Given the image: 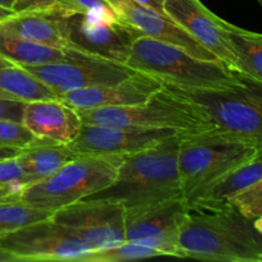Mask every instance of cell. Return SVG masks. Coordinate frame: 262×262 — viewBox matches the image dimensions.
<instances>
[{"label": "cell", "instance_id": "obj_5", "mask_svg": "<svg viewBox=\"0 0 262 262\" xmlns=\"http://www.w3.org/2000/svg\"><path fill=\"white\" fill-rule=\"evenodd\" d=\"M124 155H79L48 178L26 187L19 201L53 214L113 183Z\"/></svg>", "mask_w": 262, "mask_h": 262}, {"label": "cell", "instance_id": "obj_23", "mask_svg": "<svg viewBox=\"0 0 262 262\" xmlns=\"http://www.w3.org/2000/svg\"><path fill=\"white\" fill-rule=\"evenodd\" d=\"M0 90L23 102L58 99L55 91L19 66L0 68Z\"/></svg>", "mask_w": 262, "mask_h": 262}, {"label": "cell", "instance_id": "obj_16", "mask_svg": "<svg viewBox=\"0 0 262 262\" xmlns=\"http://www.w3.org/2000/svg\"><path fill=\"white\" fill-rule=\"evenodd\" d=\"M161 89L163 83L160 81L137 72L117 83L61 92L58 95V99L76 110L128 106L147 101Z\"/></svg>", "mask_w": 262, "mask_h": 262}, {"label": "cell", "instance_id": "obj_3", "mask_svg": "<svg viewBox=\"0 0 262 262\" xmlns=\"http://www.w3.org/2000/svg\"><path fill=\"white\" fill-rule=\"evenodd\" d=\"M258 154H262V142L216 128L183 133L178 151V170L188 209L220 177Z\"/></svg>", "mask_w": 262, "mask_h": 262}, {"label": "cell", "instance_id": "obj_14", "mask_svg": "<svg viewBox=\"0 0 262 262\" xmlns=\"http://www.w3.org/2000/svg\"><path fill=\"white\" fill-rule=\"evenodd\" d=\"M164 12L223 64L238 72V59L227 38L224 19L200 0H165Z\"/></svg>", "mask_w": 262, "mask_h": 262}, {"label": "cell", "instance_id": "obj_25", "mask_svg": "<svg viewBox=\"0 0 262 262\" xmlns=\"http://www.w3.org/2000/svg\"><path fill=\"white\" fill-rule=\"evenodd\" d=\"M49 216L51 212L36 209L22 201L0 202V235Z\"/></svg>", "mask_w": 262, "mask_h": 262}, {"label": "cell", "instance_id": "obj_35", "mask_svg": "<svg viewBox=\"0 0 262 262\" xmlns=\"http://www.w3.org/2000/svg\"><path fill=\"white\" fill-rule=\"evenodd\" d=\"M12 14H14V12H13L12 9H9V8L0 7V22H2V20H4L5 18L10 17Z\"/></svg>", "mask_w": 262, "mask_h": 262}, {"label": "cell", "instance_id": "obj_6", "mask_svg": "<svg viewBox=\"0 0 262 262\" xmlns=\"http://www.w3.org/2000/svg\"><path fill=\"white\" fill-rule=\"evenodd\" d=\"M77 112L83 124L173 129L181 133H194L215 128L196 106L171 94L164 86L142 104Z\"/></svg>", "mask_w": 262, "mask_h": 262}, {"label": "cell", "instance_id": "obj_18", "mask_svg": "<svg viewBox=\"0 0 262 262\" xmlns=\"http://www.w3.org/2000/svg\"><path fill=\"white\" fill-rule=\"evenodd\" d=\"M0 33L53 48H69L60 17L53 9L14 13L0 22Z\"/></svg>", "mask_w": 262, "mask_h": 262}, {"label": "cell", "instance_id": "obj_26", "mask_svg": "<svg viewBox=\"0 0 262 262\" xmlns=\"http://www.w3.org/2000/svg\"><path fill=\"white\" fill-rule=\"evenodd\" d=\"M53 10L61 15L82 14L105 22H117L118 18L107 0H55Z\"/></svg>", "mask_w": 262, "mask_h": 262}, {"label": "cell", "instance_id": "obj_8", "mask_svg": "<svg viewBox=\"0 0 262 262\" xmlns=\"http://www.w3.org/2000/svg\"><path fill=\"white\" fill-rule=\"evenodd\" d=\"M0 248L22 261H73L94 251L50 216L0 235Z\"/></svg>", "mask_w": 262, "mask_h": 262}, {"label": "cell", "instance_id": "obj_28", "mask_svg": "<svg viewBox=\"0 0 262 262\" xmlns=\"http://www.w3.org/2000/svg\"><path fill=\"white\" fill-rule=\"evenodd\" d=\"M32 183V178L20 163L18 155L0 160V186L22 192Z\"/></svg>", "mask_w": 262, "mask_h": 262}, {"label": "cell", "instance_id": "obj_29", "mask_svg": "<svg viewBox=\"0 0 262 262\" xmlns=\"http://www.w3.org/2000/svg\"><path fill=\"white\" fill-rule=\"evenodd\" d=\"M35 141V136L20 122L0 119V147L25 148Z\"/></svg>", "mask_w": 262, "mask_h": 262}, {"label": "cell", "instance_id": "obj_21", "mask_svg": "<svg viewBox=\"0 0 262 262\" xmlns=\"http://www.w3.org/2000/svg\"><path fill=\"white\" fill-rule=\"evenodd\" d=\"M0 56L14 66H42V64L68 61L72 59L71 49H58L42 43L0 33Z\"/></svg>", "mask_w": 262, "mask_h": 262}, {"label": "cell", "instance_id": "obj_1", "mask_svg": "<svg viewBox=\"0 0 262 262\" xmlns=\"http://www.w3.org/2000/svg\"><path fill=\"white\" fill-rule=\"evenodd\" d=\"M262 219L233 209H188L179 234L183 257L216 262H261Z\"/></svg>", "mask_w": 262, "mask_h": 262}, {"label": "cell", "instance_id": "obj_15", "mask_svg": "<svg viewBox=\"0 0 262 262\" xmlns=\"http://www.w3.org/2000/svg\"><path fill=\"white\" fill-rule=\"evenodd\" d=\"M107 3L114 9L119 22L135 28L142 36L178 46L194 58L220 61L165 13L143 7L135 0H107Z\"/></svg>", "mask_w": 262, "mask_h": 262}, {"label": "cell", "instance_id": "obj_7", "mask_svg": "<svg viewBox=\"0 0 262 262\" xmlns=\"http://www.w3.org/2000/svg\"><path fill=\"white\" fill-rule=\"evenodd\" d=\"M164 89L191 102L216 129L262 142V94L258 82L245 78L242 83L219 89Z\"/></svg>", "mask_w": 262, "mask_h": 262}, {"label": "cell", "instance_id": "obj_20", "mask_svg": "<svg viewBox=\"0 0 262 262\" xmlns=\"http://www.w3.org/2000/svg\"><path fill=\"white\" fill-rule=\"evenodd\" d=\"M78 156L67 145L38 140V138H36L35 142L31 143L30 146L22 148L18 154L20 163L30 174L33 183L50 177L61 166Z\"/></svg>", "mask_w": 262, "mask_h": 262}, {"label": "cell", "instance_id": "obj_2", "mask_svg": "<svg viewBox=\"0 0 262 262\" xmlns=\"http://www.w3.org/2000/svg\"><path fill=\"white\" fill-rule=\"evenodd\" d=\"M182 135L177 133L155 146L124 155L113 183L86 199L109 200L130 209L183 197L178 170Z\"/></svg>", "mask_w": 262, "mask_h": 262}, {"label": "cell", "instance_id": "obj_34", "mask_svg": "<svg viewBox=\"0 0 262 262\" xmlns=\"http://www.w3.org/2000/svg\"><path fill=\"white\" fill-rule=\"evenodd\" d=\"M0 262H17V260H15V257L12 253L0 248Z\"/></svg>", "mask_w": 262, "mask_h": 262}, {"label": "cell", "instance_id": "obj_11", "mask_svg": "<svg viewBox=\"0 0 262 262\" xmlns=\"http://www.w3.org/2000/svg\"><path fill=\"white\" fill-rule=\"evenodd\" d=\"M71 54L72 59L68 61L19 67L48 84L56 95L73 90L117 83L137 73L127 64L89 55L76 49H71Z\"/></svg>", "mask_w": 262, "mask_h": 262}, {"label": "cell", "instance_id": "obj_9", "mask_svg": "<svg viewBox=\"0 0 262 262\" xmlns=\"http://www.w3.org/2000/svg\"><path fill=\"white\" fill-rule=\"evenodd\" d=\"M187 212L183 197L125 209V241L152 247L164 256L183 257L179 234Z\"/></svg>", "mask_w": 262, "mask_h": 262}, {"label": "cell", "instance_id": "obj_32", "mask_svg": "<svg viewBox=\"0 0 262 262\" xmlns=\"http://www.w3.org/2000/svg\"><path fill=\"white\" fill-rule=\"evenodd\" d=\"M20 192L14 191L8 187L0 186V202H10V201H19Z\"/></svg>", "mask_w": 262, "mask_h": 262}, {"label": "cell", "instance_id": "obj_33", "mask_svg": "<svg viewBox=\"0 0 262 262\" xmlns=\"http://www.w3.org/2000/svg\"><path fill=\"white\" fill-rule=\"evenodd\" d=\"M135 2L143 5V7L156 10L159 13H165L164 12V3H165V0H135Z\"/></svg>", "mask_w": 262, "mask_h": 262}, {"label": "cell", "instance_id": "obj_22", "mask_svg": "<svg viewBox=\"0 0 262 262\" xmlns=\"http://www.w3.org/2000/svg\"><path fill=\"white\" fill-rule=\"evenodd\" d=\"M227 38L238 59V73L262 83V36L223 22Z\"/></svg>", "mask_w": 262, "mask_h": 262}, {"label": "cell", "instance_id": "obj_12", "mask_svg": "<svg viewBox=\"0 0 262 262\" xmlns=\"http://www.w3.org/2000/svg\"><path fill=\"white\" fill-rule=\"evenodd\" d=\"M59 17L69 48L117 63L125 64L132 43L142 36L119 20L105 22L82 14H59Z\"/></svg>", "mask_w": 262, "mask_h": 262}, {"label": "cell", "instance_id": "obj_24", "mask_svg": "<svg viewBox=\"0 0 262 262\" xmlns=\"http://www.w3.org/2000/svg\"><path fill=\"white\" fill-rule=\"evenodd\" d=\"M164 256L160 251L141 243L124 241L112 247L94 250L78 257L76 262H122Z\"/></svg>", "mask_w": 262, "mask_h": 262}, {"label": "cell", "instance_id": "obj_39", "mask_svg": "<svg viewBox=\"0 0 262 262\" xmlns=\"http://www.w3.org/2000/svg\"><path fill=\"white\" fill-rule=\"evenodd\" d=\"M258 3H262V0H258Z\"/></svg>", "mask_w": 262, "mask_h": 262}, {"label": "cell", "instance_id": "obj_4", "mask_svg": "<svg viewBox=\"0 0 262 262\" xmlns=\"http://www.w3.org/2000/svg\"><path fill=\"white\" fill-rule=\"evenodd\" d=\"M125 64L135 71L154 77L163 86L181 89L230 87L247 78L222 61L194 58L178 46L146 36L136 38Z\"/></svg>", "mask_w": 262, "mask_h": 262}, {"label": "cell", "instance_id": "obj_37", "mask_svg": "<svg viewBox=\"0 0 262 262\" xmlns=\"http://www.w3.org/2000/svg\"><path fill=\"white\" fill-rule=\"evenodd\" d=\"M10 66H14V64L10 63L9 60H7V59L3 58V56H0V68H3V67H10Z\"/></svg>", "mask_w": 262, "mask_h": 262}, {"label": "cell", "instance_id": "obj_31", "mask_svg": "<svg viewBox=\"0 0 262 262\" xmlns=\"http://www.w3.org/2000/svg\"><path fill=\"white\" fill-rule=\"evenodd\" d=\"M55 0H14L13 12H36V10L53 9Z\"/></svg>", "mask_w": 262, "mask_h": 262}, {"label": "cell", "instance_id": "obj_13", "mask_svg": "<svg viewBox=\"0 0 262 262\" xmlns=\"http://www.w3.org/2000/svg\"><path fill=\"white\" fill-rule=\"evenodd\" d=\"M177 133L181 132L82 123L77 137L67 146L77 155H127L155 146Z\"/></svg>", "mask_w": 262, "mask_h": 262}, {"label": "cell", "instance_id": "obj_36", "mask_svg": "<svg viewBox=\"0 0 262 262\" xmlns=\"http://www.w3.org/2000/svg\"><path fill=\"white\" fill-rule=\"evenodd\" d=\"M13 5H14V0H0V7L9 8L13 10Z\"/></svg>", "mask_w": 262, "mask_h": 262}, {"label": "cell", "instance_id": "obj_38", "mask_svg": "<svg viewBox=\"0 0 262 262\" xmlns=\"http://www.w3.org/2000/svg\"><path fill=\"white\" fill-rule=\"evenodd\" d=\"M0 99H9V100H15L14 97L12 96V95L7 94V92H4L3 90H0ZM19 101V100H18Z\"/></svg>", "mask_w": 262, "mask_h": 262}, {"label": "cell", "instance_id": "obj_27", "mask_svg": "<svg viewBox=\"0 0 262 262\" xmlns=\"http://www.w3.org/2000/svg\"><path fill=\"white\" fill-rule=\"evenodd\" d=\"M228 207L248 219H262V181L233 194L228 201Z\"/></svg>", "mask_w": 262, "mask_h": 262}, {"label": "cell", "instance_id": "obj_19", "mask_svg": "<svg viewBox=\"0 0 262 262\" xmlns=\"http://www.w3.org/2000/svg\"><path fill=\"white\" fill-rule=\"evenodd\" d=\"M262 154H258L251 160L246 161L238 168L228 171L210 187H207L201 196L196 200L189 209L197 210H224L233 194L241 189L262 181Z\"/></svg>", "mask_w": 262, "mask_h": 262}, {"label": "cell", "instance_id": "obj_17", "mask_svg": "<svg viewBox=\"0 0 262 262\" xmlns=\"http://www.w3.org/2000/svg\"><path fill=\"white\" fill-rule=\"evenodd\" d=\"M20 122L38 140L63 145L72 142L82 127L78 112L59 99L26 102Z\"/></svg>", "mask_w": 262, "mask_h": 262}, {"label": "cell", "instance_id": "obj_10", "mask_svg": "<svg viewBox=\"0 0 262 262\" xmlns=\"http://www.w3.org/2000/svg\"><path fill=\"white\" fill-rule=\"evenodd\" d=\"M124 212V206L119 202L83 199L55 210L50 217L92 250H101L125 241Z\"/></svg>", "mask_w": 262, "mask_h": 262}, {"label": "cell", "instance_id": "obj_30", "mask_svg": "<svg viewBox=\"0 0 262 262\" xmlns=\"http://www.w3.org/2000/svg\"><path fill=\"white\" fill-rule=\"evenodd\" d=\"M25 104L26 102L18 101V100L0 99V119L20 122L22 120V113Z\"/></svg>", "mask_w": 262, "mask_h": 262}]
</instances>
